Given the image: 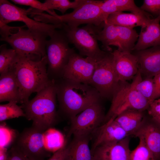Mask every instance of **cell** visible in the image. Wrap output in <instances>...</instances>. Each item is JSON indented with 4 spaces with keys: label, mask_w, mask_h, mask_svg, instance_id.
<instances>
[{
    "label": "cell",
    "mask_w": 160,
    "mask_h": 160,
    "mask_svg": "<svg viewBox=\"0 0 160 160\" xmlns=\"http://www.w3.org/2000/svg\"><path fill=\"white\" fill-rule=\"evenodd\" d=\"M55 82L60 111L70 119L103 99L97 90L89 84L63 78Z\"/></svg>",
    "instance_id": "obj_1"
},
{
    "label": "cell",
    "mask_w": 160,
    "mask_h": 160,
    "mask_svg": "<svg viewBox=\"0 0 160 160\" xmlns=\"http://www.w3.org/2000/svg\"><path fill=\"white\" fill-rule=\"evenodd\" d=\"M14 71L22 104L29 100L32 93L39 92L52 81L47 73L46 56L36 60L19 55Z\"/></svg>",
    "instance_id": "obj_2"
},
{
    "label": "cell",
    "mask_w": 160,
    "mask_h": 160,
    "mask_svg": "<svg viewBox=\"0 0 160 160\" xmlns=\"http://www.w3.org/2000/svg\"><path fill=\"white\" fill-rule=\"evenodd\" d=\"M57 92L52 80L35 96L20 106L25 117L33 121L32 126L43 131L50 129L56 121Z\"/></svg>",
    "instance_id": "obj_3"
},
{
    "label": "cell",
    "mask_w": 160,
    "mask_h": 160,
    "mask_svg": "<svg viewBox=\"0 0 160 160\" xmlns=\"http://www.w3.org/2000/svg\"><path fill=\"white\" fill-rule=\"evenodd\" d=\"M1 41L9 44L20 56L40 60L46 55V36L0 23Z\"/></svg>",
    "instance_id": "obj_4"
},
{
    "label": "cell",
    "mask_w": 160,
    "mask_h": 160,
    "mask_svg": "<svg viewBox=\"0 0 160 160\" xmlns=\"http://www.w3.org/2000/svg\"><path fill=\"white\" fill-rule=\"evenodd\" d=\"M69 42L63 30H56L47 40L46 55L47 71L50 80L56 81L63 78L65 68L75 52L69 46Z\"/></svg>",
    "instance_id": "obj_5"
},
{
    "label": "cell",
    "mask_w": 160,
    "mask_h": 160,
    "mask_svg": "<svg viewBox=\"0 0 160 160\" xmlns=\"http://www.w3.org/2000/svg\"><path fill=\"white\" fill-rule=\"evenodd\" d=\"M62 28L70 43L73 44L79 54L97 62L102 59L107 52L100 48L96 35L101 26L88 24L82 27L71 28L63 23Z\"/></svg>",
    "instance_id": "obj_6"
},
{
    "label": "cell",
    "mask_w": 160,
    "mask_h": 160,
    "mask_svg": "<svg viewBox=\"0 0 160 160\" xmlns=\"http://www.w3.org/2000/svg\"><path fill=\"white\" fill-rule=\"evenodd\" d=\"M111 103L104 122L111 118H115L126 110L133 109L145 111L150 102L127 81H119L113 93Z\"/></svg>",
    "instance_id": "obj_7"
},
{
    "label": "cell",
    "mask_w": 160,
    "mask_h": 160,
    "mask_svg": "<svg viewBox=\"0 0 160 160\" xmlns=\"http://www.w3.org/2000/svg\"><path fill=\"white\" fill-rule=\"evenodd\" d=\"M103 1L84 0L71 13L61 15L52 16V23L55 25L64 23L71 28L77 27L84 24L102 26L105 21L101 9Z\"/></svg>",
    "instance_id": "obj_8"
},
{
    "label": "cell",
    "mask_w": 160,
    "mask_h": 160,
    "mask_svg": "<svg viewBox=\"0 0 160 160\" xmlns=\"http://www.w3.org/2000/svg\"><path fill=\"white\" fill-rule=\"evenodd\" d=\"M29 11V9L17 7L7 0H0V23L7 25L13 21L22 22L32 32L49 37L56 30L62 28V24H47L33 20L27 15Z\"/></svg>",
    "instance_id": "obj_9"
},
{
    "label": "cell",
    "mask_w": 160,
    "mask_h": 160,
    "mask_svg": "<svg viewBox=\"0 0 160 160\" xmlns=\"http://www.w3.org/2000/svg\"><path fill=\"white\" fill-rule=\"evenodd\" d=\"M112 52L96 62L89 85L96 89L102 98L111 100L119 81L112 64Z\"/></svg>",
    "instance_id": "obj_10"
},
{
    "label": "cell",
    "mask_w": 160,
    "mask_h": 160,
    "mask_svg": "<svg viewBox=\"0 0 160 160\" xmlns=\"http://www.w3.org/2000/svg\"><path fill=\"white\" fill-rule=\"evenodd\" d=\"M101 102L94 103L70 119L68 137L92 135L104 123L105 115Z\"/></svg>",
    "instance_id": "obj_11"
},
{
    "label": "cell",
    "mask_w": 160,
    "mask_h": 160,
    "mask_svg": "<svg viewBox=\"0 0 160 160\" xmlns=\"http://www.w3.org/2000/svg\"><path fill=\"white\" fill-rule=\"evenodd\" d=\"M44 132L33 126L18 136L14 145L31 160H45L51 152L45 146Z\"/></svg>",
    "instance_id": "obj_12"
},
{
    "label": "cell",
    "mask_w": 160,
    "mask_h": 160,
    "mask_svg": "<svg viewBox=\"0 0 160 160\" xmlns=\"http://www.w3.org/2000/svg\"><path fill=\"white\" fill-rule=\"evenodd\" d=\"M96 62L75 52L71 57L65 68L63 78L89 84Z\"/></svg>",
    "instance_id": "obj_13"
},
{
    "label": "cell",
    "mask_w": 160,
    "mask_h": 160,
    "mask_svg": "<svg viewBox=\"0 0 160 160\" xmlns=\"http://www.w3.org/2000/svg\"><path fill=\"white\" fill-rule=\"evenodd\" d=\"M142 138L153 155L155 160H160V122L147 113L133 134Z\"/></svg>",
    "instance_id": "obj_14"
},
{
    "label": "cell",
    "mask_w": 160,
    "mask_h": 160,
    "mask_svg": "<svg viewBox=\"0 0 160 160\" xmlns=\"http://www.w3.org/2000/svg\"><path fill=\"white\" fill-rule=\"evenodd\" d=\"M112 53L113 66L119 81L133 79L138 71L136 56L131 52L118 49Z\"/></svg>",
    "instance_id": "obj_15"
},
{
    "label": "cell",
    "mask_w": 160,
    "mask_h": 160,
    "mask_svg": "<svg viewBox=\"0 0 160 160\" xmlns=\"http://www.w3.org/2000/svg\"><path fill=\"white\" fill-rule=\"evenodd\" d=\"M130 136L119 141L104 144L92 151L95 160H129Z\"/></svg>",
    "instance_id": "obj_16"
},
{
    "label": "cell",
    "mask_w": 160,
    "mask_h": 160,
    "mask_svg": "<svg viewBox=\"0 0 160 160\" xmlns=\"http://www.w3.org/2000/svg\"><path fill=\"white\" fill-rule=\"evenodd\" d=\"M138 71L142 79L153 78L160 73V46L135 51Z\"/></svg>",
    "instance_id": "obj_17"
},
{
    "label": "cell",
    "mask_w": 160,
    "mask_h": 160,
    "mask_svg": "<svg viewBox=\"0 0 160 160\" xmlns=\"http://www.w3.org/2000/svg\"><path fill=\"white\" fill-rule=\"evenodd\" d=\"M114 119H109L93 133L92 135L94 137L91 151L100 145L119 141L130 136Z\"/></svg>",
    "instance_id": "obj_18"
},
{
    "label": "cell",
    "mask_w": 160,
    "mask_h": 160,
    "mask_svg": "<svg viewBox=\"0 0 160 160\" xmlns=\"http://www.w3.org/2000/svg\"><path fill=\"white\" fill-rule=\"evenodd\" d=\"M160 15L148 20L141 27L137 42L132 51H138L160 46Z\"/></svg>",
    "instance_id": "obj_19"
},
{
    "label": "cell",
    "mask_w": 160,
    "mask_h": 160,
    "mask_svg": "<svg viewBox=\"0 0 160 160\" xmlns=\"http://www.w3.org/2000/svg\"><path fill=\"white\" fill-rule=\"evenodd\" d=\"M14 71L0 74V102L15 101L20 103L19 88Z\"/></svg>",
    "instance_id": "obj_20"
},
{
    "label": "cell",
    "mask_w": 160,
    "mask_h": 160,
    "mask_svg": "<svg viewBox=\"0 0 160 160\" xmlns=\"http://www.w3.org/2000/svg\"><path fill=\"white\" fill-rule=\"evenodd\" d=\"M91 136L73 137L68 145V160H95L89 146Z\"/></svg>",
    "instance_id": "obj_21"
},
{
    "label": "cell",
    "mask_w": 160,
    "mask_h": 160,
    "mask_svg": "<svg viewBox=\"0 0 160 160\" xmlns=\"http://www.w3.org/2000/svg\"><path fill=\"white\" fill-rule=\"evenodd\" d=\"M101 9L103 14L106 17L112 13L124 11H130L132 13L150 18L151 16L149 14L138 7L133 0H103Z\"/></svg>",
    "instance_id": "obj_22"
},
{
    "label": "cell",
    "mask_w": 160,
    "mask_h": 160,
    "mask_svg": "<svg viewBox=\"0 0 160 160\" xmlns=\"http://www.w3.org/2000/svg\"><path fill=\"white\" fill-rule=\"evenodd\" d=\"M151 18L133 13L116 12L110 14L104 23L115 25L134 28L142 26Z\"/></svg>",
    "instance_id": "obj_23"
},
{
    "label": "cell",
    "mask_w": 160,
    "mask_h": 160,
    "mask_svg": "<svg viewBox=\"0 0 160 160\" xmlns=\"http://www.w3.org/2000/svg\"><path fill=\"white\" fill-rule=\"evenodd\" d=\"M145 115V111L129 109L120 113L114 120L130 136L137 130Z\"/></svg>",
    "instance_id": "obj_24"
},
{
    "label": "cell",
    "mask_w": 160,
    "mask_h": 160,
    "mask_svg": "<svg viewBox=\"0 0 160 160\" xmlns=\"http://www.w3.org/2000/svg\"><path fill=\"white\" fill-rule=\"evenodd\" d=\"M19 55L13 49H7L6 44L0 48V73L3 74L15 69Z\"/></svg>",
    "instance_id": "obj_25"
},
{
    "label": "cell",
    "mask_w": 160,
    "mask_h": 160,
    "mask_svg": "<svg viewBox=\"0 0 160 160\" xmlns=\"http://www.w3.org/2000/svg\"><path fill=\"white\" fill-rule=\"evenodd\" d=\"M131 83L134 88L150 103L153 101L155 86L153 78L142 79L140 72L132 79Z\"/></svg>",
    "instance_id": "obj_26"
},
{
    "label": "cell",
    "mask_w": 160,
    "mask_h": 160,
    "mask_svg": "<svg viewBox=\"0 0 160 160\" xmlns=\"http://www.w3.org/2000/svg\"><path fill=\"white\" fill-rule=\"evenodd\" d=\"M44 132L45 146L47 150L54 153L62 148L65 144L64 137L58 131L51 128Z\"/></svg>",
    "instance_id": "obj_27"
},
{
    "label": "cell",
    "mask_w": 160,
    "mask_h": 160,
    "mask_svg": "<svg viewBox=\"0 0 160 160\" xmlns=\"http://www.w3.org/2000/svg\"><path fill=\"white\" fill-rule=\"evenodd\" d=\"M17 103L11 101L8 103L0 105V121L2 122L10 119L25 116V114Z\"/></svg>",
    "instance_id": "obj_28"
},
{
    "label": "cell",
    "mask_w": 160,
    "mask_h": 160,
    "mask_svg": "<svg viewBox=\"0 0 160 160\" xmlns=\"http://www.w3.org/2000/svg\"><path fill=\"white\" fill-rule=\"evenodd\" d=\"M84 0H75L71 1L68 0H46L44 3L48 10H57L63 15L69 9H74L76 8L84 2Z\"/></svg>",
    "instance_id": "obj_29"
},
{
    "label": "cell",
    "mask_w": 160,
    "mask_h": 160,
    "mask_svg": "<svg viewBox=\"0 0 160 160\" xmlns=\"http://www.w3.org/2000/svg\"><path fill=\"white\" fill-rule=\"evenodd\" d=\"M139 141L136 147L131 151L129 160H155L153 154L143 139L139 138Z\"/></svg>",
    "instance_id": "obj_30"
},
{
    "label": "cell",
    "mask_w": 160,
    "mask_h": 160,
    "mask_svg": "<svg viewBox=\"0 0 160 160\" xmlns=\"http://www.w3.org/2000/svg\"><path fill=\"white\" fill-rule=\"evenodd\" d=\"M11 1L15 4L30 6L41 12L45 11L50 13L51 15L55 16L57 15L53 10H48L45 6L44 3H41L37 0H11Z\"/></svg>",
    "instance_id": "obj_31"
},
{
    "label": "cell",
    "mask_w": 160,
    "mask_h": 160,
    "mask_svg": "<svg viewBox=\"0 0 160 160\" xmlns=\"http://www.w3.org/2000/svg\"><path fill=\"white\" fill-rule=\"evenodd\" d=\"M15 133L13 130L10 129L3 125L0 126V148H7L8 145L14 140Z\"/></svg>",
    "instance_id": "obj_32"
},
{
    "label": "cell",
    "mask_w": 160,
    "mask_h": 160,
    "mask_svg": "<svg viewBox=\"0 0 160 160\" xmlns=\"http://www.w3.org/2000/svg\"><path fill=\"white\" fill-rule=\"evenodd\" d=\"M140 8L157 17L160 15V0H144Z\"/></svg>",
    "instance_id": "obj_33"
},
{
    "label": "cell",
    "mask_w": 160,
    "mask_h": 160,
    "mask_svg": "<svg viewBox=\"0 0 160 160\" xmlns=\"http://www.w3.org/2000/svg\"><path fill=\"white\" fill-rule=\"evenodd\" d=\"M6 160H31L15 145L8 151Z\"/></svg>",
    "instance_id": "obj_34"
},
{
    "label": "cell",
    "mask_w": 160,
    "mask_h": 160,
    "mask_svg": "<svg viewBox=\"0 0 160 160\" xmlns=\"http://www.w3.org/2000/svg\"><path fill=\"white\" fill-rule=\"evenodd\" d=\"M147 113L157 120L160 119V99L153 100L150 104L147 111Z\"/></svg>",
    "instance_id": "obj_35"
},
{
    "label": "cell",
    "mask_w": 160,
    "mask_h": 160,
    "mask_svg": "<svg viewBox=\"0 0 160 160\" xmlns=\"http://www.w3.org/2000/svg\"><path fill=\"white\" fill-rule=\"evenodd\" d=\"M68 145L66 143L61 148L54 153L47 160H68Z\"/></svg>",
    "instance_id": "obj_36"
},
{
    "label": "cell",
    "mask_w": 160,
    "mask_h": 160,
    "mask_svg": "<svg viewBox=\"0 0 160 160\" xmlns=\"http://www.w3.org/2000/svg\"><path fill=\"white\" fill-rule=\"evenodd\" d=\"M155 89L153 97V100L156 99L160 97V73L153 78Z\"/></svg>",
    "instance_id": "obj_37"
},
{
    "label": "cell",
    "mask_w": 160,
    "mask_h": 160,
    "mask_svg": "<svg viewBox=\"0 0 160 160\" xmlns=\"http://www.w3.org/2000/svg\"><path fill=\"white\" fill-rule=\"evenodd\" d=\"M0 160H6L8 151L7 149L5 148H0Z\"/></svg>",
    "instance_id": "obj_38"
},
{
    "label": "cell",
    "mask_w": 160,
    "mask_h": 160,
    "mask_svg": "<svg viewBox=\"0 0 160 160\" xmlns=\"http://www.w3.org/2000/svg\"><path fill=\"white\" fill-rule=\"evenodd\" d=\"M157 121H159L160 122V119L159 120H157Z\"/></svg>",
    "instance_id": "obj_39"
}]
</instances>
